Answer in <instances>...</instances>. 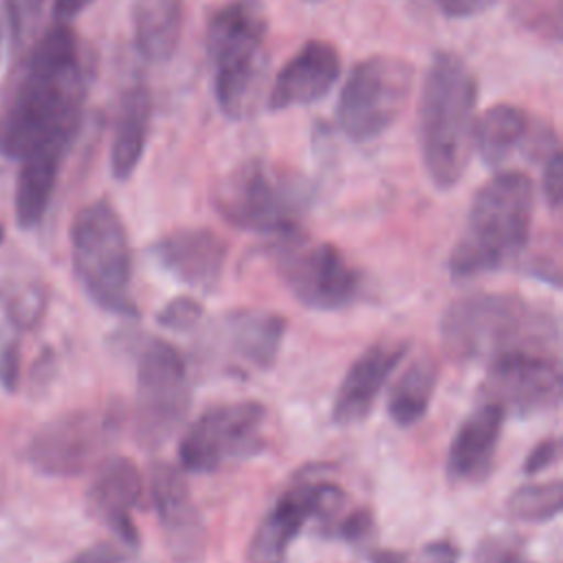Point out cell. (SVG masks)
Instances as JSON below:
<instances>
[{
    "mask_svg": "<svg viewBox=\"0 0 563 563\" xmlns=\"http://www.w3.org/2000/svg\"><path fill=\"white\" fill-rule=\"evenodd\" d=\"M286 332V319L271 310L242 308L224 314L218 323V341L238 363L266 369L275 363Z\"/></svg>",
    "mask_w": 563,
    "mask_h": 563,
    "instance_id": "cell-21",
    "label": "cell"
},
{
    "mask_svg": "<svg viewBox=\"0 0 563 563\" xmlns=\"http://www.w3.org/2000/svg\"><path fill=\"white\" fill-rule=\"evenodd\" d=\"M312 198L303 174L266 158L242 161L213 189V205L229 224L275 235L299 231Z\"/></svg>",
    "mask_w": 563,
    "mask_h": 563,
    "instance_id": "cell-6",
    "label": "cell"
},
{
    "mask_svg": "<svg viewBox=\"0 0 563 563\" xmlns=\"http://www.w3.org/2000/svg\"><path fill=\"white\" fill-rule=\"evenodd\" d=\"M477 563H528L519 543L506 537H490L477 550Z\"/></svg>",
    "mask_w": 563,
    "mask_h": 563,
    "instance_id": "cell-33",
    "label": "cell"
},
{
    "mask_svg": "<svg viewBox=\"0 0 563 563\" xmlns=\"http://www.w3.org/2000/svg\"><path fill=\"white\" fill-rule=\"evenodd\" d=\"M152 112L154 99L145 81H134L121 92L110 145V169L117 180H128L139 167L150 136Z\"/></svg>",
    "mask_w": 563,
    "mask_h": 563,
    "instance_id": "cell-22",
    "label": "cell"
},
{
    "mask_svg": "<svg viewBox=\"0 0 563 563\" xmlns=\"http://www.w3.org/2000/svg\"><path fill=\"white\" fill-rule=\"evenodd\" d=\"M438 385V363L431 356L416 358L391 387L387 411L398 427L416 424L429 409Z\"/></svg>",
    "mask_w": 563,
    "mask_h": 563,
    "instance_id": "cell-27",
    "label": "cell"
},
{
    "mask_svg": "<svg viewBox=\"0 0 563 563\" xmlns=\"http://www.w3.org/2000/svg\"><path fill=\"white\" fill-rule=\"evenodd\" d=\"M413 88V66L396 55H369L350 70L339 106L341 132L356 141H374L387 132L407 108Z\"/></svg>",
    "mask_w": 563,
    "mask_h": 563,
    "instance_id": "cell-8",
    "label": "cell"
},
{
    "mask_svg": "<svg viewBox=\"0 0 563 563\" xmlns=\"http://www.w3.org/2000/svg\"><path fill=\"white\" fill-rule=\"evenodd\" d=\"M185 24V0H132V29L147 62H167L178 48Z\"/></svg>",
    "mask_w": 563,
    "mask_h": 563,
    "instance_id": "cell-23",
    "label": "cell"
},
{
    "mask_svg": "<svg viewBox=\"0 0 563 563\" xmlns=\"http://www.w3.org/2000/svg\"><path fill=\"white\" fill-rule=\"evenodd\" d=\"M504 420L506 409L493 400H484L462 420L446 453V477L453 484H479L488 477Z\"/></svg>",
    "mask_w": 563,
    "mask_h": 563,
    "instance_id": "cell-18",
    "label": "cell"
},
{
    "mask_svg": "<svg viewBox=\"0 0 563 563\" xmlns=\"http://www.w3.org/2000/svg\"><path fill=\"white\" fill-rule=\"evenodd\" d=\"M20 380V345L18 341H9L0 350V385L9 391L18 387Z\"/></svg>",
    "mask_w": 563,
    "mask_h": 563,
    "instance_id": "cell-36",
    "label": "cell"
},
{
    "mask_svg": "<svg viewBox=\"0 0 563 563\" xmlns=\"http://www.w3.org/2000/svg\"><path fill=\"white\" fill-rule=\"evenodd\" d=\"M510 18L526 31L556 42L561 35L559 11H550L543 0H512Z\"/></svg>",
    "mask_w": 563,
    "mask_h": 563,
    "instance_id": "cell-29",
    "label": "cell"
},
{
    "mask_svg": "<svg viewBox=\"0 0 563 563\" xmlns=\"http://www.w3.org/2000/svg\"><path fill=\"white\" fill-rule=\"evenodd\" d=\"M530 132V117L512 103L490 106L477 121L473 147L488 167H499L517 147H523Z\"/></svg>",
    "mask_w": 563,
    "mask_h": 563,
    "instance_id": "cell-25",
    "label": "cell"
},
{
    "mask_svg": "<svg viewBox=\"0 0 563 563\" xmlns=\"http://www.w3.org/2000/svg\"><path fill=\"white\" fill-rule=\"evenodd\" d=\"M372 563H407V556L400 552H376Z\"/></svg>",
    "mask_w": 563,
    "mask_h": 563,
    "instance_id": "cell-41",
    "label": "cell"
},
{
    "mask_svg": "<svg viewBox=\"0 0 563 563\" xmlns=\"http://www.w3.org/2000/svg\"><path fill=\"white\" fill-rule=\"evenodd\" d=\"M64 158L66 154L55 150L33 152L20 158L13 207L15 220L22 229H33L42 222L53 198Z\"/></svg>",
    "mask_w": 563,
    "mask_h": 563,
    "instance_id": "cell-24",
    "label": "cell"
},
{
    "mask_svg": "<svg viewBox=\"0 0 563 563\" xmlns=\"http://www.w3.org/2000/svg\"><path fill=\"white\" fill-rule=\"evenodd\" d=\"M150 490L174 556H196L205 539L202 521L183 473L167 462L154 464Z\"/></svg>",
    "mask_w": 563,
    "mask_h": 563,
    "instance_id": "cell-20",
    "label": "cell"
},
{
    "mask_svg": "<svg viewBox=\"0 0 563 563\" xmlns=\"http://www.w3.org/2000/svg\"><path fill=\"white\" fill-rule=\"evenodd\" d=\"M306 2H321V0H306Z\"/></svg>",
    "mask_w": 563,
    "mask_h": 563,
    "instance_id": "cell-43",
    "label": "cell"
},
{
    "mask_svg": "<svg viewBox=\"0 0 563 563\" xmlns=\"http://www.w3.org/2000/svg\"><path fill=\"white\" fill-rule=\"evenodd\" d=\"M543 172H541V189L545 196V202L550 205V209H559L561 207V198H563V158H561V150L554 147L550 150L543 158Z\"/></svg>",
    "mask_w": 563,
    "mask_h": 563,
    "instance_id": "cell-32",
    "label": "cell"
},
{
    "mask_svg": "<svg viewBox=\"0 0 563 563\" xmlns=\"http://www.w3.org/2000/svg\"><path fill=\"white\" fill-rule=\"evenodd\" d=\"M440 339L455 361L493 358L504 352L548 354L559 328L548 310L510 292H471L455 299L442 314Z\"/></svg>",
    "mask_w": 563,
    "mask_h": 563,
    "instance_id": "cell-3",
    "label": "cell"
},
{
    "mask_svg": "<svg viewBox=\"0 0 563 563\" xmlns=\"http://www.w3.org/2000/svg\"><path fill=\"white\" fill-rule=\"evenodd\" d=\"M189 374L180 352L152 339L136 361L134 431L145 449L165 444L189 411Z\"/></svg>",
    "mask_w": 563,
    "mask_h": 563,
    "instance_id": "cell-11",
    "label": "cell"
},
{
    "mask_svg": "<svg viewBox=\"0 0 563 563\" xmlns=\"http://www.w3.org/2000/svg\"><path fill=\"white\" fill-rule=\"evenodd\" d=\"M114 405L77 409L44 422L26 442V462L48 477H73L95 466L121 429Z\"/></svg>",
    "mask_w": 563,
    "mask_h": 563,
    "instance_id": "cell-10",
    "label": "cell"
},
{
    "mask_svg": "<svg viewBox=\"0 0 563 563\" xmlns=\"http://www.w3.org/2000/svg\"><path fill=\"white\" fill-rule=\"evenodd\" d=\"M154 257L189 288L213 292L222 279L229 246L207 227L174 229L152 246Z\"/></svg>",
    "mask_w": 563,
    "mask_h": 563,
    "instance_id": "cell-15",
    "label": "cell"
},
{
    "mask_svg": "<svg viewBox=\"0 0 563 563\" xmlns=\"http://www.w3.org/2000/svg\"><path fill=\"white\" fill-rule=\"evenodd\" d=\"M143 479L139 466L125 455L103 460L88 486L86 501L95 519L108 526L123 543L136 548L139 530L132 519L141 504Z\"/></svg>",
    "mask_w": 563,
    "mask_h": 563,
    "instance_id": "cell-17",
    "label": "cell"
},
{
    "mask_svg": "<svg viewBox=\"0 0 563 563\" xmlns=\"http://www.w3.org/2000/svg\"><path fill=\"white\" fill-rule=\"evenodd\" d=\"M200 319H202V303L196 301L194 297H187V295L174 297L156 314V321L163 328L178 330V332H187V330L196 328L200 323Z\"/></svg>",
    "mask_w": 563,
    "mask_h": 563,
    "instance_id": "cell-31",
    "label": "cell"
},
{
    "mask_svg": "<svg viewBox=\"0 0 563 563\" xmlns=\"http://www.w3.org/2000/svg\"><path fill=\"white\" fill-rule=\"evenodd\" d=\"M334 532L350 543H358L367 539L374 532L372 512L367 508H354L350 515L339 519V523L334 526Z\"/></svg>",
    "mask_w": 563,
    "mask_h": 563,
    "instance_id": "cell-34",
    "label": "cell"
},
{
    "mask_svg": "<svg viewBox=\"0 0 563 563\" xmlns=\"http://www.w3.org/2000/svg\"><path fill=\"white\" fill-rule=\"evenodd\" d=\"M0 306L15 328H33L46 310V286L31 266L0 268Z\"/></svg>",
    "mask_w": 563,
    "mask_h": 563,
    "instance_id": "cell-26",
    "label": "cell"
},
{
    "mask_svg": "<svg viewBox=\"0 0 563 563\" xmlns=\"http://www.w3.org/2000/svg\"><path fill=\"white\" fill-rule=\"evenodd\" d=\"M405 352L402 343H376L356 356L336 389L332 420L341 427L365 420Z\"/></svg>",
    "mask_w": 563,
    "mask_h": 563,
    "instance_id": "cell-19",
    "label": "cell"
},
{
    "mask_svg": "<svg viewBox=\"0 0 563 563\" xmlns=\"http://www.w3.org/2000/svg\"><path fill=\"white\" fill-rule=\"evenodd\" d=\"M563 508L561 479L523 484L515 488L506 499V510L521 521H548Z\"/></svg>",
    "mask_w": 563,
    "mask_h": 563,
    "instance_id": "cell-28",
    "label": "cell"
},
{
    "mask_svg": "<svg viewBox=\"0 0 563 563\" xmlns=\"http://www.w3.org/2000/svg\"><path fill=\"white\" fill-rule=\"evenodd\" d=\"M2 240H4V229H2V224H0V244H2Z\"/></svg>",
    "mask_w": 563,
    "mask_h": 563,
    "instance_id": "cell-42",
    "label": "cell"
},
{
    "mask_svg": "<svg viewBox=\"0 0 563 563\" xmlns=\"http://www.w3.org/2000/svg\"><path fill=\"white\" fill-rule=\"evenodd\" d=\"M341 75V53L328 40H308L279 68L268 90L273 112L323 99Z\"/></svg>",
    "mask_w": 563,
    "mask_h": 563,
    "instance_id": "cell-16",
    "label": "cell"
},
{
    "mask_svg": "<svg viewBox=\"0 0 563 563\" xmlns=\"http://www.w3.org/2000/svg\"><path fill=\"white\" fill-rule=\"evenodd\" d=\"M559 453H561V442L559 438H545L541 440L532 451L530 455L523 460V473L526 475H534L548 466H552L556 460H559Z\"/></svg>",
    "mask_w": 563,
    "mask_h": 563,
    "instance_id": "cell-35",
    "label": "cell"
},
{
    "mask_svg": "<svg viewBox=\"0 0 563 563\" xmlns=\"http://www.w3.org/2000/svg\"><path fill=\"white\" fill-rule=\"evenodd\" d=\"M477 81L468 64L438 51L427 68L418 106V143L427 176L451 189L464 176L473 152Z\"/></svg>",
    "mask_w": 563,
    "mask_h": 563,
    "instance_id": "cell-2",
    "label": "cell"
},
{
    "mask_svg": "<svg viewBox=\"0 0 563 563\" xmlns=\"http://www.w3.org/2000/svg\"><path fill=\"white\" fill-rule=\"evenodd\" d=\"M70 255L86 295L103 310L136 317L132 295V251L125 224L110 200L99 198L73 220Z\"/></svg>",
    "mask_w": 563,
    "mask_h": 563,
    "instance_id": "cell-7",
    "label": "cell"
},
{
    "mask_svg": "<svg viewBox=\"0 0 563 563\" xmlns=\"http://www.w3.org/2000/svg\"><path fill=\"white\" fill-rule=\"evenodd\" d=\"M268 18L262 0H229L207 22V53L213 66V95L227 119L255 112L268 70Z\"/></svg>",
    "mask_w": 563,
    "mask_h": 563,
    "instance_id": "cell-5",
    "label": "cell"
},
{
    "mask_svg": "<svg viewBox=\"0 0 563 563\" xmlns=\"http://www.w3.org/2000/svg\"><path fill=\"white\" fill-rule=\"evenodd\" d=\"M446 18H473L488 11L495 0H431Z\"/></svg>",
    "mask_w": 563,
    "mask_h": 563,
    "instance_id": "cell-37",
    "label": "cell"
},
{
    "mask_svg": "<svg viewBox=\"0 0 563 563\" xmlns=\"http://www.w3.org/2000/svg\"><path fill=\"white\" fill-rule=\"evenodd\" d=\"M88 95V62L68 24H55L11 75L0 106V154L24 158L55 150L68 154L79 134Z\"/></svg>",
    "mask_w": 563,
    "mask_h": 563,
    "instance_id": "cell-1",
    "label": "cell"
},
{
    "mask_svg": "<svg viewBox=\"0 0 563 563\" xmlns=\"http://www.w3.org/2000/svg\"><path fill=\"white\" fill-rule=\"evenodd\" d=\"M266 409L255 400L220 402L205 409L185 431L180 464L194 473H213L264 451Z\"/></svg>",
    "mask_w": 563,
    "mask_h": 563,
    "instance_id": "cell-12",
    "label": "cell"
},
{
    "mask_svg": "<svg viewBox=\"0 0 563 563\" xmlns=\"http://www.w3.org/2000/svg\"><path fill=\"white\" fill-rule=\"evenodd\" d=\"M347 495L330 482H301L288 488L260 521L246 550V563H284L299 530L310 521H332Z\"/></svg>",
    "mask_w": 563,
    "mask_h": 563,
    "instance_id": "cell-13",
    "label": "cell"
},
{
    "mask_svg": "<svg viewBox=\"0 0 563 563\" xmlns=\"http://www.w3.org/2000/svg\"><path fill=\"white\" fill-rule=\"evenodd\" d=\"M420 563H457V550L446 539L431 541L422 548Z\"/></svg>",
    "mask_w": 563,
    "mask_h": 563,
    "instance_id": "cell-39",
    "label": "cell"
},
{
    "mask_svg": "<svg viewBox=\"0 0 563 563\" xmlns=\"http://www.w3.org/2000/svg\"><path fill=\"white\" fill-rule=\"evenodd\" d=\"M486 400L512 413L550 411L561 400V372L554 358L537 352H504L490 358L484 376Z\"/></svg>",
    "mask_w": 563,
    "mask_h": 563,
    "instance_id": "cell-14",
    "label": "cell"
},
{
    "mask_svg": "<svg viewBox=\"0 0 563 563\" xmlns=\"http://www.w3.org/2000/svg\"><path fill=\"white\" fill-rule=\"evenodd\" d=\"M68 563H125V556L121 554V550L117 545L101 541V543H95V545L81 550Z\"/></svg>",
    "mask_w": 563,
    "mask_h": 563,
    "instance_id": "cell-38",
    "label": "cell"
},
{
    "mask_svg": "<svg viewBox=\"0 0 563 563\" xmlns=\"http://www.w3.org/2000/svg\"><path fill=\"white\" fill-rule=\"evenodd\" d=\"M534 187L521 169L490 176L473 196L466 224L451 249L453 279L499 271L515 262L530 235Z\"/></svg>",
    "mask_w": 563,
    "mask_h": 563,
    "instance_id": "cell-4",
    "label": "cell"
},
{
    "mask_svg": "<svg viewBox=\"0 0 563 563\" xmlns=\"http://www.w3.org/2000/svg\"><path fill=\"white\" fill-rule=\"evenodd\" d=\"M273 262L288 290L312 310H341L356 301L363 277L330 242H314L299 231L277 235Z\"/></svg>",
    "mask_w": 563,
    "mask_h": 563,
    "instance_id": "cell-9",
    "label": "cell"
},
{
    "mask_svg": "<svg viewBox=\"0 0 563 563\" xmlns=\"http://www.w3.org/2000/svg\"><path fill=\"white\" fill-rule=\"evenodd\" d=\"M44 0H4V22L11 44L18 48L35 26Z\"/></svg>",
    "mask_w": 563,
    "mask_h": 563,
    "instance_id": "cell-30",
    "label": "cell"
},
{
    "mask_svg": "<svg viewBox=\"0 0 563 563\" xmlns=\"http://www.w3.org/2000/svg\"><path fill=\"white\" fill-rule=\"evenodd\" d=\"M95 0H53V15L59 24H68L81 11H86Z\"/></svg>",
    "mask_w": 563,
    "mask_h": 563,
    "instance_id": "cell-40",
    "label": "cell"
}]
</instances>
